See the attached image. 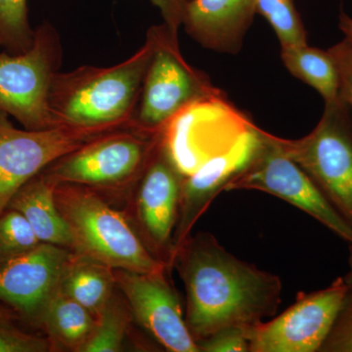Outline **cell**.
Masks as SVG:
<instances>
[{
    "label": "cell",
    "instance_id": "22",
    "mask_svg": "<svg viewBox=\"0 0 352 352\" xmlns=\"http://www.w3.org/2000/svg\"><path fill=\"white\" fill-rule=\"evenodd\" d=\"M28 0H0V50L24 53L34 43V29L29 19Z\"/></svg>",
    "mask_w": 352,
    "mask_h": 352
},
{
    "label": "cell",
    "instance_id": "8",
    "mask_svg": "<svg viewBox=\"0 0 352 352\" xmlns=\"http://www.w3.org/2000/svg\"><path fill=\"white\" fill-rule=\"evenodd\" d=\"M254 142L244 163L224 191L256 190L307 212L352 245V226L331 206L312 180L281 151L272 134L252 127Z\"/></svg>",
    "mask_w": 352,
    "mask_h": 352
},
{
    "label": "cell",
    "instance_id": "10",
    "mask_svg": "<svg viewBox=\"0 0 352 352\" xmlns=\"http://www.w3.org/2000/svg\"><path fill=\"white\" fill-rule=\"evenodd\" d=\"M112 131L71 126L19 129L7 113L0 112V212L18 189L46 166Z\"/></svg>",
    "mask_w": 352,
    "mask_h": 352
},
{
    "label": "cell",
    "instance_id": "31",
    "mask_svg": "<svg viewBox=\"0 0 352 352\" xmlns=\"http://www.w3.org/2000/svg\"><path fill=\"white\" fill-rule=\"evenodd\" d=\"M349 272L346 273V276L344 277V282L347 285H352V245H349Z\"/></svg>",
    "mask_w": 352,
    "mask_h": 352
},
{
    "label": "cell",
    "instance_id": "12",
    "mask_svg": "<svg viewBox=\"0 0 352 352\" xmlns=\"http://www.w3.org/2000/svg\"><path fill=\"white\" fill-rule=\"evenodd\" d=\"M166 270L135 272L115 270L117 286L139 325L168 351L200 352L182 314Z\"/></svg>",
    "mask_w": 352,
    "mask_h": 352
},
{
    "label": "cell",
    "instance_id": "11",
    "mask_svg": "<svg viewBox=\"0 0 352 352\" xmlns=\"http://www.w3.org/2000/svg\"><path fill=\"white\" fill-rule=\"evenodd\" d=\"M344 277L327 288L300 293L286 311L248 331L249 352H319L346 293Z\"/></svg>",
    "mask_w": 352,
    "mask_h": 352
},
{
    "label": "cell",
    "instance_id": "13",
    "mask_svg": "<svg viewBox=\"0 0 352 352\" xmlns=\"http://www.w3.org/2000/svg\"><path fill=\"white\" fill-rule=\"evenodd\" d=\"M71 250L41 243L31 251L0 264V302L21 320L38 327L44 307L56 293Z\"/></svg>",
    "mask_w": 352,
    "mask_h": 352
},
{
    "label": "cell",
    "instance_id": "17",
    "mask_svg": "<svg viewBox=\"0 0 352 352\" xmlns=\"http://www.w3.org/2000/svg\"><path fill=\"white\" fill-rule=\"evenodd\" d=\"M115 270L97 259L72 252L60 278L59 289L94 315L101 314L117 289Z\"/></svg>",
    "mask_w": 352,
    "mask_h": 352
},
{
    "label": "cell",
    "instance_id": "14",
    "mask_svg": "<svg viewBox=\"0 0 352 352\" xmlns=\"http://www.w3.org/2000/svg\"><path fill=\"white\" fill-rule=\"evenodd\" d=\"M252 142L254 132L251 127L227 151L215 155L191 175H185L173 236V256L188 239L196 222L215 197L224 191L227 183L239 170L251 151Z\"/></svg>",
    "mask_w": 352,
    "mask_h": 352
},
{
    "label": "cell",
    "instance_id": "16",
    "mask_svg": "<svg viewBox=\"0 0 352 352\" xmlns=\"http://www.w3.org/2000/svg\"><path fill=\"white\" fill-rule=\"evenodd\" d=\"M56 184L41 170L17 190L6 208L24 215L41 243L60 245L72 251L71 234L55 201Z\"/></svg>",
    "mask_w": 352,
    "mask_h": 352
},
{
    "label": "cell",
    "instance_id": "4",
    "mask_svg": "<svg viewBox=\"0 0 352 352\" xmlns=\"http://www.w3.org/2000/svg\"><path fill=\"white\" fill-rule=\"evenodd\" d=\"M154 52L146 73L133 124L149 131L170 129L173 120L198 104L219 100L221 91L205 72L183 57L179 38L166 25L148 30Z\"/></svg>",
    "mask_w": 352,
    "mask_h": 352
},
{
    "label": "cell",
    "instance_id": "2",
    "mask_svg": "<svg viewBox=\"0 0 352 352\" xmlns=\"http://www.w3.org/2000/svg\"><path fill=\"white\" fill-rule=\"evenodd\" d=\"M153 52L154 41L147 32L144 44L119 64L55 74L50 108L57 126L108 131L134 126Z\"/></svg>",
    "mask_w": 352,
    "mask_h": 352
},
{
    "label": "cell",
    "instance_id": "5",
    "mask_svg": "<svg viewBox=\"0 0 352 352\" xmlns=\"http://www.w3.org/2000/svg\"><path fill=\"white\" fill-rule=\"evenodd\" d=\"M273 138L352 226V112L344 99L325 104L320 120L307 135Z\"/></svg>",
    "mask_w": 352,
    "mask_h": 352
},
{
    "label": "cell",
    "instance_id": "19",
    "mask_svg": "<svg viewBox=\"0 0 352 352\" xmlns=\"http://www.w3.org/2000/svg\"><path fill=\"white\" fill-rule=\"evenodd\" d=\"M281 60L291 75L314 88L325 104L340 99V76L337 64L329 50L310 47L282 48Z\"/></svg>",
    "mask_w": 352,
    "mask_h": 352
},
{
    "label": "cell",
    "instance_id": "9",
    "mask_svg": "<svg viewBox=\"0 0 352 352\" xmlns=\"http://www.w3.org/2000/svg\"><path fill=\"white\" fill-rule=\"evenodd\" d=\"M184 177L173 154L168 131L132 186L134 229L147 249L170 267L173 236Z\"/></svg>",
    "mask_w": 352,
    "mask_h": 352
},
{
    "label": "cell",
    "instance_id": "18",
    "mask_svg": "<svg viewBox=\"0 0 352 352\" xmlns=\"http://www.w3.org/2000/svg\"><path fill=\"white\" fill-rule=\"evenodd\" d=\"M96 318L87 308L57 289L44 307L38 327L43 329L53 349L80 352Z\"/></svg>",
    "mask_w": 352,
    "mask_h": 352
},
{
    "label": "cell",
    "instance_id": "1",
    "mask_svg": "<svg viewBox=\"0 0 352 352\" xmlns=\"http://www.w3.org/2000/svg\"><path fill=\"white\" fill-rule=\"evenodd\" d=\"M170 265L184 283L185 321L196 342L224 329L256 327L281 303L280 277L238 258L212 234H191Z\"/></svg>",
    "mask_w": 352,
    "mask_h": 352
},
{
    "label": "cell",
    "instance_id": "24",
    "mask_svg": "<svg viewBox=\"0 0 352 352\" xmlns=\"http://www.w3.org/2000/svg\"><path fill=\"white\" fill-rule=\"evenodd\" d=\"M346 287L339 314L319 352H352V285Z\"/></svg>",
    "mask_w": 352,
    "mask_h": 352
},
{
    "label": "cell",
    "instance_id": "25",
    "mask_svg": "<svg viewBox=\"0 0 352 352\" xmlns=\"http://www.w3.org/2000/svg\"><path fill=\"white\" fill-rule=\"evenodd\" d=\"M11 320H0V352L52 351L50 340L21 330Z\"/></svg>",
    "mask_w": 352,
    "mask_h": 352
},
{
    "label": "cell",
    "instance_id": "26",
    "mask_svg": "<svg viewBox=\"0 0 352 352\" xmlns=\"http://www.w3.org/2000/svg\"><path fill=\"white\" fill-rule=\"evenodd\" d=\"M248 331L227 328L197 342L200 352H249Z\"/></svg>",
    "mask_w": 352,
    "mask_h": 352
},
{
    "label": "cell",
    "instance_id": "15",
    "mask_svg": "<svg viewBox=\"0 0 352 352\" xmlns=\"http://www.w3.org/2000/svg\"><path fill=\"white\" fill-rule=\"evenodd\" d=\"M256 14V0H192L182 27L206 50L236 55Z\"/></svg>",
    "mask_w": 352,
    "mask_h": 352
},
{
    "label": "cell",
    "instance_id": "3",
    "mask_svg": "<svg viewBox=\"0 0 352 352\" xmlns=\"http://www.w3.org/2000/svg\"><path fill=\"white\" fill-rule=\"evenodd\" d=\"M54 197L76 254L113 270L157 272L170 268L147 249L129 217L111 207L101 192L85 185L57 183Z\"/></svg>",
    "mask_w": 352,
    "mask_h": 352
},
{
    "label": "cell",
    "instance_id": "27",
    "mask_svg": "<svg viewBox=\"0 0 352 352\" xmlns=\"http://www.w3.org/2000/svg\"><path fill=\"white\" fill-rule=\"evenodd\" d=\"M340 76V95L349 104L352 112V43L344 38L329 48Z\"/></svg>",
    "mask_w": 352,
    "mask_h": 352
},
{
    "label": "cell",
    "instance_id": "23",
    "mask_svg": "<svg viewBox=\"0 0 352 352\" xmlns=\"http://www.w3.org/2000/svg\"><path fill=\"white\" fill-rule=\"evenodd\" d=\"M24 215L6 208L0 212V264L41 244Z\"/></svg>",
    "mask_w": 352,
    "mask_h": 352
},
{
    "label": "cell",
    "instance_id": "29",
    "mask_svg": "<svg viewBox=\"0 0 352 352\" xmlns=\"http://www.w3.org/2000/svg\"><path fill=\"white\" fill-rule=\"evenodd\" d=\"M339 29L344 34V38L352 43V18L344 11L339 16Z\"/></svg>",
    "mask_w": 352,
    "mask_h": 352
},
{
    "label": "cell",
    "instance_id": "6",
    "mask_svg": "<svg viewBox=\"0 0 352 352\" xmlns=\"http://www.w3.org/2000/svg\"><path fill=\"white\" fill-rule=\"evenodd\" d=\"M170 129L149 131L131 126L108 132L43 171L55 183L85 185L99 192L131 188Z\"/></svg>",
    "mask_w": 352,
    "mask_h": 352
},
{
    "label": "cell",
    "instance_id": "21",
    "mask_svg": "<svg viewBox=\"0 0 352 352\" xmlns=\"http://www.w3.org/2000/svg\"><path fill=\"white\" fill-rule=\"evenodd\" d=\"M256 14L271 25L281 50L307 45V30L294 0H256Z\"/></svg>",
    "mask_w": 352,
    "mask_h": 352
},
{
    "label": "cell",
    "instance_id": "30",
    "mask_svg": "<svg viewBox=\"0 0 352 352\" xmlns=\"http://www.w3.org/2000/svg\"><path fill=\"white\" fill-rule=\"evenodd\" d=\"M0 320H21L20 315L13 310L12 308L7 307H0Z\"/></svg>",
    "mask_w": 352,
    "mask_h": 352
},
{
    "label": "cell",
    "instance_id": "20",
    "mask_svg": "<svg viewBox=\"0 0 352 352\" xmlns=\"http://www.w3.org/2000/svg\"><path fill=\"white\" fill-rule=\"evenodd\" d=\"M131 307L119 288L96 318L94 332L80 352H118L122 351L131 326Z\"/></svg>",
    "mask_w": 352,
    "mask_h": 352
},
{
    "label": "cell",
    "instance_id": "7",
    "mask_svg": "<svg viewBox=\"0 0 352 352\" xmlns=\"http://www.w3.org/2000/svg\"><path fill=\"white\" fill-rule=\"evenodd\" d=\"M62 61L61 38L48 21L34 29L29 50L17 55L0 51V112L30 131L58 126L50 108V92Z\"/></svg>",
    "mask_w": 352,
    "mask_h": 352
},
{
    "label": "cell",
    "instance_id": "28",
    "mask_svg": "<svg viewBox=\"0 0 352 352\" xmlns=\"http://www.w3.org/2000/svg\"><path fill=\"white\" fill-rule=\"evenodd\" d=\"M192 0H151L159 9L163 17L164 24L170 29L173 36H177L182 27L187 7Z\"/></svg>",
    "mask_w": 352,
    "mask_h": 352
}]
</instances>
